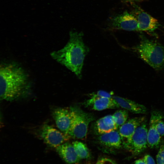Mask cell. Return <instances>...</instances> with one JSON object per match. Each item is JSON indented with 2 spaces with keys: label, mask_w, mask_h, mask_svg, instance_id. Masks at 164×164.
<instances>
[{
  "label": "cell",
  "mask_w": 164,
  "mask_h": 164,
  "mask_svg": "<svg viewBox=\"0 0 164 164\" xmlns=\"http://www.w3.org/2000/svg\"><path fill=\"white\" fill-rule=\"evenodd\" d=\"M31 86L24 70L16 63H1L0 67V97L1 100L13 101L26 97Z\"/></svg>",
  "instance_id": "6da1fadb"
},
{
  "label": "cell",
  "mask_w": 164,
  "mask_h": 164,
  "mask_svg": "<svg viewBox=\"0 0 164 164\" xmlns=\"http://www.w3.org/2000/svg\"><path fill=\"white\" fill-rule=\"evenodd\" d=\"M69 39L62 48L51 53L52 57L73 72L79 78L85 56L89 51L84 43L82 32L71 31Z\"/></svg>",
  "instance_id": "7a4b0ae2"
},
{
  "label": "cell",
  "mask_w": 164,
  "mask_h": 164,
  "mask_svg": "<svg viewBox=\"0 0 164 164\" xmlns=\"http://www.w3.org/2000/svg\"><path fill=\"white\" fill-rule=\"evenodd\" d=\"M139 43L132 49L156 70L164 69V48L158 43L142 36Z\"/></svg>",
  "instance_id": "3957f363"
},
{
  "label": "cell",
  "mask_w": 164,
  "mask_h": 164,
  "mask_svg": "<svg viewBox=\"0 0 164 164\" xmlns=\"http://www.w3.org/2000/svg\"><path fill=\"white\" fill-rule=\"evenodd\" d=\"M72 114L71 124L68 134L71 138L85 139L90 123L94 120L92 114L86 112L77 107H71Z\"/></svg>",
  "instance_id": "277c9868"
},
{
  "label": "cell",
  "mask_w": 164,
  "mask_h": 164,
  "mask_svg": "<svg viewBox=\"0 0 164 164\" xmlns=\"http://www.w3.org/2000/svg\"><path fill=\"white\" fill-rule=\"evenodd\" d=\"M145 121L128 140L123 143L125 147L134 155H138L147 147L148 129Z\"/></svg>",
  "instance_id": "5b68a950"
},
{
  "label": "cell",
  "mask_w": 164,
  "mask_h": 164,
  "mask_svg": "<svg viewBox=\"0 0 164 164\" xmlns=\"http://www.w3.org/2000/svg\"><path fill=\"white\" fill-rule=\"evenodd\" d=\"M38 134L47 145L56 148L71 138L69 135L65 134L47 124L41 126Z\"/></svg>",
  "instance_id": "8992f818"
},
{
  "label": "cell",
  "mask_w": 164,
  "mask_h": 164,
  "mask_svg": "<svg viewBox=\"0 0 164 164\" xmlns=\"http://www.w3.org/2000/svg\"><path fill=\"white\" fill-rule=\"evenodd\" d=\"M111 27L113 29L128 31L138 30L137 19L133 15L125 12L114 17L111 22Z\"/></svg>",
  "instance_id": "52a82bcc"
},
{
  "label": "cell",
  "mask_w": 164,
  "mask_h": 164,
  "mask_svg": "<svg viewBox=\"0 0 164 164\" xmlns=\"http://www.w3.org/2000/svg\"><path fill=\"white\" fill-rule=\"evenodd\" d=\"M52 114L59 130L65 134H68L72 120L70 109L56 108L53 110Z\"/></svg>",
  "instance_id": "ba28073f"
},
{
  "label": "cell",
  "mask_w": 164,
  "mask_h": 164,
  "mask_svg": "<svg viewBox=\"0 0 164 164\" xmlns=\"http://www.w3.org/2000/svg\"><path fill=\"white\" fill-rule=\"evenodd\" d=\"M163 118V115L159 111H153L151 113L148 132V145L150 148L156 147L160 144L161 136L156 129V124Z\"/></svg>",
  "instance_id": "9c48e42d"
},
{
  "label": "cell",
  "mask_w": 164,
  "mask_h": 164,
  "mask_svg": "<svg viewBox=\"0 0 164 164\" xmlns=\"http://www.w3.org/2000/svg\"><path fill=\"white\" fill-rule=\"evenodd\" d=\"M135 16L137 21L138 31L152 32L159 26L157 19L140 9H136Z\"/></svg>",
  "instance_id": "30bf717a"
},
{
  "label": "cell",
  "mask_w": 164,
  "mask_h": 164,
  "mask_svg": "<svg viewBox=\"0 0 164 164\" xmlns=\"http://www.w3.org/2000/svg\"><path fill=\"white\" fill-rule=\"evenodd\" d=\"M144 117L133 118L119 127V132L123 143L129 139L137 128L145 121Z\"/></svg>",
  "instance_id": "8fae6325"
},
{
  "label": "cell",
  "mask_w": 164,
  "mask_h": 164,
  "mask_svg": "<svg viewBox=\"0 0 164 164\" xmlns=\"http://www.w3.org/2000/svg\"><path fill=\"white\" fill-rule=\"evenodd\" d=\"M56 149L61 157L69 164L77 163L81 159L72 144L65 142L57 147Z\"/></svg>",
  "instance_id": "7c38bea8"
},
{
  "label": "cell",
  "mask_w": 164,
  "mask_h": 164,
  "mask_svg": "<svg viewBox=\"0 0 164 164\" xmlns=\"http://www.w3.org/2000/svg\"><path fill=\"white\" fill-rule=\"evenodd\" d=\"M86 104L87 106H91L93 109L99 111L120 107L112 97H91L87 101Z\"/></svg>",
  "instance_id": "4fadbf2b"
},
{
  "label": "cell",
  "mask_w": 164,
  "mask_h": 164,
  "mask_svg": "<svg viewBox=\"0 0 164 164\" xmlns=\"http://www.w3.org/2000/svg\"><path fill=\"white\" fill-rule=\"evenodd\" d=\"M98 140L102 145L112 149L120 148L122 143L121 137L117 129L100 135Z\"/></svg>",
  "instance_id": "5bb4252c"
},
{
  "label": "cell",
  "mask_w": 164,
  "mask_h": 164,
  "mask_svg": "<svg viewBox=\"0 0 164 164\" xmlns=\"http://www.w3.org/2000/svg\"><path fill=\"white\" fill-rule=\"evenodd\" d=\"M112 97L118 103L120 107L135 114H144L147 109L144 105L131 100L119 96H113Z\"/></svg>",
  "instance_id": "9a60e30c"
},
{
  "label": "cell",
  "mask_w": 164,
  "mask_h": 164,
  "mask_svg": "<svg viewBox=\"0 0 164 164\" xmlns=\"http://www.w3.org/2000/svg\"><path fill=\"white\" fill-rule=\"evenodd\" d=\"M117 126L112 115H108L98 119L95 125V129L100 135L117 129Z\"/></svg>",
  "instance_id": "2e32d148"
},
{
  "label": "cell",
  "mask_w": 164,
  "mask_h": 164,
  "mask_svg": "<svg viewBox=\"0 0 164 164\" xmlns=\"http://www.w3.org/2000/svg\"><path fill=\"white\" fill-rule=\"evenodd\" d=\"M76 152L80 159H88L91 157L89 150L87 145L84 143L76 141L72 143Z\"/></svg>",
  "instance_id": "e0dca14e"
},
{
  "label": "cell",
  "mask_w": 164,
  "mask_h": 164,
  "mask_svg": "<svg viewBox=\"0 0 164 164\" xmlns=\"http://www.w3.org/2000/svg\"><path fill=\"white\" fill-rule=\"evenodd\" d=\"M112 116L117 126L118 127L126 121L128 113L127 110H119L116 111Z\"/></svg>",
  "instance_id": "ac0fdd59"
},
{
  "label": "cell",
  "mask_w": 164,
  "mask_h": 164,
  "mask_svg": "<svg viewBox=\"0 0 164 164\" xmlns=\"http://www.w3.org/2000/svg\"><path fill=\"white\" fill-rule=\"evenodd\" d=\"M91 97L98 98L101 97H112V94L105 91L100 90L91 94Z\"/></svg>",
  "instance_id": "d6986e66"
},
{
  "label": "cell",
  "mask_w": 164,
  "mask_h": 164,
  "mask_svg": "<svg viewBox=\"0 0 164 164\" xmlns=\"http://www.w3.org/2000/svg\"><path fill=\"white\" fill-rule=\"evenodd\" d=\"M156 129L161 136L164 135V122L162 119L159 120L156 124Z\"/></svg>",
  "instance_id": "ffe728a7"
},
{
  "label": "cell",
  "mask_w": 164,
  "mask_h": 164,
  "mask_svg": "<svg viewBox=\"0 0 164 164\" xmlns=\"http://www.w3.org/2000/svg\"><path fill=\"white\" fill-rule=\"evenodd\" d=\"M96 164H116L114 161L107 158L102 157L99 159Z\"/></svg>",
  "instance_id": "44dd1931"
},
{
  "label": "cell",
  "mask_w": 164,
  "mask_h": 164,
  "mask_svg": "<svg viewBox=\"0 0 164 164\" xmlns=\"http://www.w3.org/2000/svg\"><path fill=\"white\" fill-rule=\"evenodd\" d=\"M156 159L164 163V145H161Z\"/></svg>",
  "instance_id": "7402d4cb"
},
{
  "label": "cell",
  "mask_w": 164,
  "mask_h": 164,
  "mask_svg": "<svg viewBox=\"0 0 164 164\" xmlns=\"http://www.w3.org/2000/svg\"><path fill=\"white\" fill-rule=\"evenodd\" d=\"M142 159L146 164H155L153 158L148 154L145 155Z\"/></svg>",
  "instance_id": "603a6c76"
},
{
  "label": "cell",
  "mask_w": 164,
  "mask_h": 164,
  "mask_svg": "<svg viewBox=\"0 0 164 164\" xmlns=\"http://www.w3.org/2000/svg\"><path fill=\"white\" fill-rule=\"evenodd\" d=\"M135 164H146L143 159H140L136 160Z\"/></svg>",
  "instance_id": "cb8c5ba5"
}]
</instances>
